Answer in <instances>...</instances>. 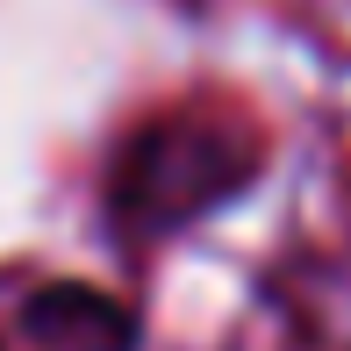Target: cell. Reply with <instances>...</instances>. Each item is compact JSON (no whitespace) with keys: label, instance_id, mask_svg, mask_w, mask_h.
Here are the masks:
<instances>
[{"label":"cell","instance_id":"cell-3","mask_svg":"<svg viewBox=\"0 0 351 351\" xmlns=\"http://www.w3.org/2000/svg\"><path fill=\"white\" fill-rule=\"evenodd\" d=\"M0 351H8V344H0Z\"/></svg>","mask_w":351,"mask_h":351},{"label":"cell","instance_id":"cell-1","mask_svg":"<svg viewBox=\"0 0 351 351\" xmlns=\"http://www.w3.org/2000/svg\"><path fill=\"white\" fill-rule=\"evenodd\" d=\"M244 180H251V136L230 115H158L115 151L108 208L143 237H165L222 208Z\"/></svg>","mask_w":351,"mask_h":351},{"label":"cell","instance_id":"cell-2","mask_svg":"<svg viewBox=\"0 0 351 351\" xmlns=\"http://www.w3.org/2000/svg\"><path fill=\"white\" fill-rule=\"evenodd\" d=\"M22 330L36 337V351H136V315L101 287H36L22 301Z\"/></svg>","mask_w":351,"mask_h":351}]
</instances>
